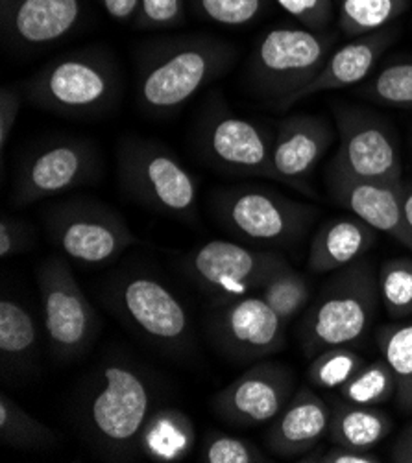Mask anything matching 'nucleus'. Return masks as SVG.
<instances>
[{"instance_id": "1", "label": "nucleus", "mask_w": 412, "mask_h": 463, "mask_svg": "<svg viewBox=\"0 0 412 463\" xmlns=\"http://www.w3.org/2000/svg\"><path fill=\"white\" fill-rule=\"evenodd\" d=\"M137 60V102L150 117H170L225 74L237 49L209 35H179L145 44Z\"/></svg>"}, {"instance_id": "2", "label": "nucleus", "mask_w": 412, "mask_h": 463, "mask_svg": "<svg viewBox=\"0 0 412 463\" xmlns=\"http://www.w3.org/2000/svg\"><path fill=\"white\" fill-rule=\"evenodd\" d=\"M154 383L124 358L106 360L91 384L80 421L87 439L110 458L141 454V434L158 410Z\"/></svg>"}, {"instance_id": "3", "label": "nucleus", "mask_w": 412, "mask_h": 463, "mask_svg": "<svg viewBox=\"0 0 412 463\" xmlns=\"http://www.w3.org/2000/svg\"><path fill=\"white\" fill-rule=\"evenodd\" d=\"M122 90L119 61L101 46L53 60L23 85L30 104L71 118H97L111 113L120 104Z\"/></svg>"}, {"instance_id": "4", "label": "nucleus", "mask_w": 412, "mask_h": 463, "mask_svg": "<svg viewBox=\"0 0 412 463\" xmlns=\"http://www.w3.org/2000/svg\"><path fill=\"white\" fill-rule=\"evenodd\" d=\"M337 41L339 33L331 30L272 28L255 43L246 63L248 87L270 106L289 109L324 69Z\"/></svg>"}, {"instance_id": "5", "label": "nucleus", "mask_w": 412, "mask_h": 463, "mask_svg": "<svg viewBox=\"0 0 412 463\" xmlns=\"http://www.w3.org/2000/svg\"><path fill=\"white\" fill-rule=\"evenodd\" d=\"M379 301L372 262L360 259L339 269L300 321L298 335L305 356L359 344L374 326Z\"/></svg>"}, {"instance_id": "6", "label": "nucleus", "mask_w": 412, "mask_h": 463, "mask_svg": "<svg viewBox=\"0 0 412 463\" xmlns=\"http://www.w3.org/2000/svg\"><path fill=\"white\" fill-rule=\"evenodd\" d=\"M119 177L128 196L143 207L186 222L196 218V177L165 145L124 138L119 146Z\"/></svg>"}, {"instance_id": "7", "label": "nucleus", "mask_w": 412, "mask_h": 463, "mask_svg": "<svg viewBox=\"0 0 412 463\" xmlns=\"http://www.w3.org/2000/svg\"><path fill=\"white\" fill-rule=\"evenodd\" d=\"M213 213L220 225L241 241L287 248L307 233L318 209L254 184L213 193Z\"/></svg>"}, {"instance_id": "8", "label": "nucleus", "mask_w": 412, "mask_h": 463, "mask_svg": "<svg viewBox=\"0 0 412 463\" xmlns=\"http://www.w3.org/2000/svg\"><path fill=\"white\" fill-rule=\"evenodd\" d=\"M108 305L143 340L167 353H186L195 342L189 310L159 279L122 273L108 288Z\"/></svg>"}, {"instance_id": "9", "label": "nucleus", "mask_w": 412, "mask_h": 463, "mask_svg": "<svg viewBox=\"0 0 412 463\" xmlns=\"http://www.w3.org/2000/svg\"><path fill=\"white\" fill-rule=\"evenodd\" d=\"M43 327L51 353L60 362H74L93 347L101 321L81 292L69 259L53 255L37 268Z\"/></svg>"}, {"instance_id": "10", "label": "nucleus", "mask_w": 412, "mask_h": 463, "mask_svg": "<svg viewBox=\"0 0 412 463\" xmlns=\"http://www.w3.org/2000/svg\"><path fill=\"white\" fill-rule=\"evenodd\" d=\"M44 225L62 255L81 266H106L139 244L126 220L97 200L56 203L44 213Z\"/></svg>"}, {"instance_id": "11", "label": "nucleus", "mask_w": 412, "mask_h": 463, "mask_svg": "<svg viewBox=\"0 0 412 463\" xmlns=\"http://www.w3.org/2000/svg\"><path fill=\"white\" fill-rule=\"evenodd\" d=\"M339 148L330 165L331 174L355 181L398 184L403 183V161L398 133L379 113L339 104L335 106Z\"/></svg>"}, {"instance_id": "12", "label": "nucleus", "mask_w": 412, "mask_h": 463, "mask_svg": "<svg viewBox=\"0 0 412 463\" xmlns=\"http://www.w3.org/2000/svg\"><path fill=\"white\" fill-rule=\"evenodd\" d=\"M104 163L93 141L60 137L23 159L14 184L15 205H32L101 181Z\"/></svg>"}, {"instance_id": "13", "label": "nucleus", "mask_w": 412, "mask_h": 463, "mask_svg": "<svg viewBox=\"0 0 412 463\" xmlns=\"http://www.w3.org/2000/svg\"><path fill=\"white\" fill-rule=\"evenodd\" d=\"M282 253L230 241H209L183 259V269L218 303L252 296L273 273L287 268Z\"/></svg>"}, {"instance_id": "14", "label": "nucleus", "mask_w": 412, "mask_h": 463, "mask_svg": "<svg viewBox=\"0 0 412 463\" xmlns=\"http://www.w3.org/2000/svg\"><path fill=\"white\" fill-rule=\"evenodd\" d=\"M207 333L215 347L239 364L259 362L287 345V323L261 296H244L213 308Z\"/></svg>"}, {"instance_id": "15", "label": "nucleus", "mask_w": 412, "mask_h": 463, "mask_svg": "<svg viewBox=\"0 0 412 463\" xmlns=\"http://www.w3.org/2000/svg\"><path fill=\"white\" fill-rule=\"evenodd\" d=\"M196 141L206 161L220 172L272 179L273 135L257 122L215 109L204 118Z\"/></svg>"}, {"instance_id": "16", "label": "nucleus", "mask_w": 412, "mask_h": 463, "mask_svg": "<svg viewBox=\"0 0 412 463\" xmlns=\"http://www.w3.org/2000/svg\"><path fill=\"white\" fill-rule=\"evenodd\" d=\"M296 392L294 369L282 362H257L220 390L211 406L234 427L252 429L270 423Z\"/></svg>"}, {"instance_id": "17", "label": "nucleus", "mask_w": 412, "mask_h": 463, "mask_svg": "<svg viewBox=\"0 0 412 463\" xmlns=\"http://www.w3.org/2000/svg\"><path fill=\"white\" fill-rule=\"evenodd\" d=\"M83 0H0V28L14 51L54 46L83 24Z\"/></svg>"}, {"instance_id": "18", "label": "nucleus", "mask_w": 412, "mask_h": 463, "mask_svg": "<svg viewBox=\"0 0 412 463\" xmlns=\"http://www.w3.org/2000/svg\"><path fill=\"white\" fill-rule=\"evenodd\" d=\"M335 141L326 117L292 115L280 122L272 143V179L309 191L307 181Z\"/></svg>"}, {"instance_id": "19", "label": "nucleus", "mask_w": 412, "mask_h": 463, "mask_svg": "<svg viewBox=\"0 0 412 463\" xmlns=\"http://www.w3.org/2000/svg\"><path fill=\"white\" fill-rule=\"evenodd\" d=\"M330 191L337 203L388 235L412 253V227L405 220L399 203V187L381 183L355 181L328 172Z\"/></svg>"}, {"instance_id": "20", "label": "nucleus", "mask_w": 412, "mask_h": 463, "mask_svg": "<svg viewBox=\"0 0 412 463\" xmlns=\"http://www.w3.org/2000/svg\"><path fill=\"white\" fill-rule=\"evenodd\" d=\"M331 408L311 388H300L270 421L268 449L282 458H294L312 450L330 432Z\"/></svg>"}, {"instance_id": "21", "label": "nucleus", "mask_w": 412, "mask_h": 463, "mask_svg": "<svg viewBox=\"0 0 412 463\" xmlns=\"http://www.w3.org/2000/svg\"><path fill=\"white\" fill-rule=\"evenodd\" d=\"M398 37L399 30L396 26L351 37V41L331 52L324 69L320 71V74L302 92L298 102L318 95V92L339 90L364 83L378 71L381 58L398 41Z\"/></svg>"}, {"instance_id": "22", "label": "nucleus", "mask_w": 412, "mask_h": 463, "mask_svg": "<svg viewBox=\"0 0 412 463\" xmlns=\"http://www.w3.org/2000/svg\"><path fill=\"white\" fill-rule=\"evenodd\" d=\"M379 231L359 216L331 218L318 227L312 237L307 268L312 273L339 271L372 250Z\"/></svg>"}, {"instance_id": "23", "label": "nucleus", "mask_w": 412, "mask_h": 463, "mask_svg": "<svg viewBox=\"0 0 412 463\" xmlns=\"http://www.w3.org/2000/svg\"><path fill=\"white\" fill-rule=\"evenodd\" d=\"M196 445V430L186 411L158 408L141 434V454L158 463H177L189 458Z\"/></svg>"}, {"instance_id": "24", "label": "nucleus", "mask_w": 412, "mask_h": 463, "mask_svg": "<svg viewBox=\"0 0 412 463\" xmlns=\"http://www.w3.org/2000/svg\"><path fill=\"white\" fill-rule=\"evenodd\" d=\"M392 418L381 408L340 401L331 408L328 436L333 445L372 450L392 432Z\"/></svg>"}, {"instance_id": "25", "label": "nucleus", "mask_w": 412, "mask_h": 463, "mask_svg": "<svg viewBox=\"0 0 412 463\" xmlns=\"http://www.w3.org/2000/svg\"><path fill=\"white\" fill-rule=\"evenodd\" d=\"M39 349V327L32 312L12 298L0 301V360L3 369L28 372Z\"/></svg>"}, {"instance_id": "26", "label": "nucleus", "mask_w": 412, "mask_h": 463, "mask_svg": "<svg viewBox=\"0 0 412 463\" xmlns=\"http://www.w3.org/2000/svg\"><path fill=\"white\" fill-rule=\"evenodd\" d=\"M376 342L396 379L398 406L412 413V321L379 327Z\"/></svg>"}, {"instance_id": "27", "label": "nucleus", "mask_w": 412, "mask_h": 463, "mask_svg": "<svg viewBox=\"0 0 412 463\" xmlns=\"http://www.w3.org/2000/svg\"><path fill=\"white\" fill-rule=\"evenodd\" d=\"M0 441L19 450H44L60 445L62 436L35 420L3 392L0 393Z\"/></svg>"}, {"instance_id": "28", "label": "nucleus", "mask_w": 412, "mask_h": 463, "mask_svg": "<svg viewBox=\"0 0 412 463\" xmlns=\"http://www.w3.org/2000/svg\"><path fill=\"white\" fill-rule=\"evenodd\" d=\"M359 95L372 104L412 111V56L394 58L360 83Z\"/></svg>"}, {"instance_id": "29", "label": "nucleus", "mask_w": 412, "mask_h": 463, "mask_svg": "<svg viewBox=\"0 0 412 463\" xmlns=\"http://www.w3.org/2000/svg\"><path fill=\"white\" fill-rule=\"evenodd\" d=\"M337 3L339 30L348 37L385 30L410 8V0H337Z\"/></svg>"}, {"instance_id": "30", "label": "nucleus", "mask_w": 412, "mask_h": 463, "mask_svg": "<svg viewBox=\"0 0 412 463\" xmlns=\"http://www.w3.org/2000/svg\"><path fill=\"white\" fill-rule=\"evenodd\" d=\"M259 296L289 326L311 303V283L289 264L270 277Z\"/></svg>"}, {"instance_id": "31", "label": "nucleus", "mask_w": 412, "mask_h": 463, "mask_svg": "<svg viewBox=\"0 0 412 463\" xmlns=\"http://www.w3.org/2000/svg\"><path fill=\"white\" fill-rule=\"evenodd\" d=\"M379 299L388 317L401 321L412 316V255L394 257L378 269Z\"/></svg>"}, {"instance_id": "32", "label": "nucleus", "mask_w": 412, "mask_h": 463, "mask_svg": "<svg viewBox=\"0 0 412 463\" xmlns=\"http://www.w3.org/2000/svg\"><path fill=\"white\" fill-rule=\"evenodd\" d=\"M344 401L360 406H379L396 395V379L388 364L381 358L364 364L340 388Z\"/></svg>"}, {"instance_id": "33", "label": "nucleus", "mask_w": 412, "mask_h": 463, "mask_svg": "<svg viewBox=\"0 0 412 463\" xmlns=\"http://www.w3.org/2000/svg\"><path fill=\"white\" fill-rule=\"evenodd\" d=\"M362 365L364 360L359 353L348 345H339L320 351L316 356H312L307 375L314 388L340 390Z\"/></svg>"}, {"instance_id": "34", "label": "nucleus", "mask_w": 412, "mask_h": 463, "mask_svg": "<svg viewBox=\"0 0 412 463\" xmlns=\"http://www.w3.org/2000/svg\"><path fill=\"white\" fill-rule=\"evenodd\" d=\"M273 0H189L193 12L220 26H246L255 23Z\"/></svg>"}, {"instance_id": "35", "label": "nucleus", "mask_w": 412, "mask_h": 463, "mask_svg": "<svg viewBox=\"0 0 412 463\" xmlns=\"http://www.w3.org/2000/svg\"><path fill=\"white\" fill-rule=\"evenodd\" d=\"M204 463H263L266 456L248 439L211 430L200 449Z\"/></svg>"}, {"instance_id": "36", "label": "nucleus", "mask_w": 412, "mask_h": 463, "mask_svg": "<svg viewBox=\"0 0 412 463\" xmlns=\"http://www.w3.org/2000/svg\"><path fill=\"white\" fill-rule=\"evenodd\" d=\"M186 3L189 0H139L133 24L141 30L179 26L186 21Z\"/></svg>"}, {"instance_id": "37", "label": "nucleus", "mask_w": 412, "mask_h": 463, "mask_svg": "<svg viewBox=\"0 0 412 463\" xmlns=\"http://www.w3.org/2000/svg\"><path fill=\"white\" fill-rule=\"evenodd\" d=\"M282 10L311 30H328L335 17L337 0H273Z\"/></svg>"}, {"instance_id": "38", "label": "nucleus", "mask_w": 412, "mask_h": 463, "mask_svg": "<svg viewBox=\"0 0 412 463\" xmlns=\"http://www.w3.org/2000/svg\"><path fill=\"white\" fill-rule=\"evenodd\" d=\"M35 246V233L28 222L3 214L0 218V257L10 259L30 251Z\"/></svg>"}, {"instance_id": "39", "label": "nucleus", "mask_w": 412, "mask_h": 463, "mask_svg": "<svg viewBox=\"0 0 412 463\" xmlns=\"http://www.w3.org/2000/svg\"><path fill=\"white\" fill-rule=\"evenodd\" d=\"M24 100V92L19 87H3L0 89V152H6L8 141L17 124L21 108Z\"/></svg>"}, {"instance_id": "40", "label": "nucleus", "mask_w": 412, "mask_h": 463, "mask_svg": "<svg viewBox=\"0 0 412 463\" xmlns=\"http://www.w3.org/2000/svg\"><path fill=\"white\" fill-rule=\"evenodd\" d=\"M316 461L320 463H379L381 458L372 450H357L335 445L328 452H324Z\"/></svg>"}, {"instance_id": "41", "label": "nucleus", "mask_w": 412, "mask_h": 463, "mask_svg": "<svg viewBox=\"0 0 412 463\" xmlns=\"http://www.w3.org/2000/svg\"><path fill=\"white\" fill-rule=\"evenodd\" d=\"M101 5L108 17L120 24L133 23L139 10V0H101Z\"/></svg>"}, {"instance_id": "42", "label": "nucleus", "mask_w": 412, "mask_h": 463, "mask_svg": "<svg viewBox=\"0 0 412 463\" xmlns=\"http://www.w3.org/2000/svg\"><path fill=\"white\" fill-rule=\"evenodd\" d=\"M390 458L396 463H412V423L399 432L390 450Z\"/></svg>"}, {"instance_id": "43", "label": "nucleus", "mask_w": 412, "mask_h": 463, "mask_svg": "<svg viewBox=\"0 0 412 463\" xmlns=\"http://www.w3.org/2000/svg\"><path fill=\"white\" fill-rule=\"evenodd\" d=\"M399 203H401V213H403L405 220L412 227V184H408L405 181L399 187Z\"/></svg>"}, {"instance_id": "44", "label": "nucleus", "mask_w": 412, "mask_h": 463, "mask_svg": "<svg viewBox=\"0 0 412 463\" xmlns=\"http://www.w3.org/2000/svg\"><path fill=\"white\" fill-rule=\"evenodd\" d=\"M410 146H412V131H410Z\"/></svg>"}]
</instances>
